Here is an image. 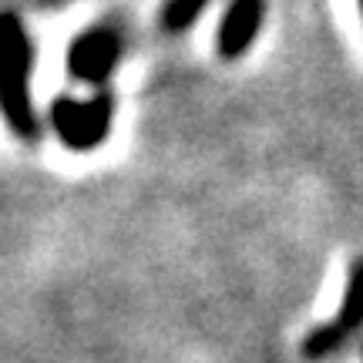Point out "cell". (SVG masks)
Here are the masks:
<instances>
[{"label":"cell","mask_w":363,"mask_h":363,"mask_svg":"<svg viewBox=\"0 0 363 363\" xmlns=\"http://www.w3.org/2000/svg\"><path fill=\"white\" fill-rule=\"evenodd\" d=\"M121 57V38L111 27H94L67 48V71L84 84H104Z\"/></svg>","instance_id":"277c9868"},{"label":"cell","mask_w":363,"mask_h":363,"mask_svg":"<svg viewBox=\"0 0 363 363\" xmlns=\"http://www.w3.org/2000/svg\"><path fill=\"white\" fill-rule=\"evenodd\" d=\"M115 115V101L108 94H94L91 101H74V98H57L51 104V125L57 138L71 152H91L108 138Z\"/></svg>","instance_id":"7a4b0ae2"},{"label":"cell","mask_w":363,"mask_h":363,"mask_svg":"<svg viewBox=\"0 0 363 363\" xmlns=\"http://www.w3.org/2000/svg\"><path fill=\"white\" fill-rule=\"evenodd\" d=\"M360 326H363V259H357L350 269V279H347L343 306H340V313L330 323L316 326L310 337L303 340V357L306 360H323L330 353H337Z\"/></svg>","instance_id":"3957f363"},{"label":"cell","mask_w":363,"mask_h":363,"mask_svg":"<svg viewBox=\"0 0 363 363\" xmlns=\"http://www.w3.org/2000/svg\"><path fill=\"white\" fill-rule=\"evenodd\" d=\"M360 11H363V0H360Z\"/></svg>","instance_id":"52a82bcc"},{"label":"cell","mask_w":363,"mask_h":363,"mask_svg":"<svg viewBox=\"0 0 363 363\" xmlns=\"http://www.w3.org/2000/svg\"><path fill=\"white\" fill-rule=\"evenodd\" d=\"M30 38L17 13H0V115L17 138L38 135V111L30 101Z\"/></svg>","instance_id":"6da1fadb"},{"label":"cell","mask_w":363,"mask_h":363,"mask_svg":"<svg viewBox=\"0 0 363 363\" xmlns=\"http://www.w3.org/2000/svg\"><path fill=\"white\" fill-rule=\"evenodd\" d=\"M262 17H266V0H233L229 4V11L222 17L219 38H216L222 61H235L252 48V40L259 38Z\"/></svg>","instance_id":"5b68a950"},{"label":"cell","mask_w":363,"mask_h":363,"mask_svg":"<svg viewBox=\"0 0 363 363\" xmlns=\"http://www.w3.org/2000/svg\"><path fill=\"white\" fill-rule=\"evenodd\" d=\"M208 7V0H165L162 7V27L169 34H182L202 17V11Z\"/></svg>","instance_id":"8992f818"}]
</instances>
